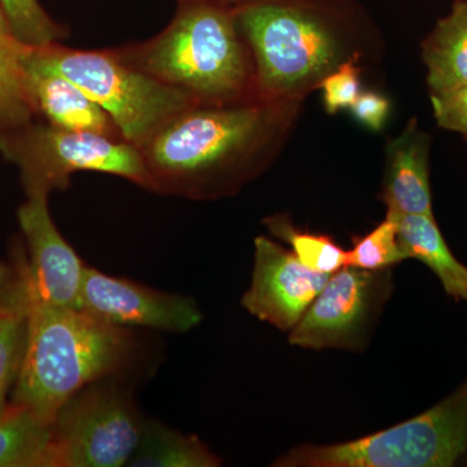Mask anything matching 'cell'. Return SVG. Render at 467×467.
<instances>
[{
    "label": "cell",
    "instance_id": "19",
    "mask_svg": "<svg viewBox=\"0 0 467 467\" xmlns=\"http://www.w3.org/2000/svg\"><path fill=\"white\" fill-rule=\"evenodd\" d=\"M51 423L9 402L0 416V467H46Z\"/></svg>",
    "mask_w": 467,
    "mask_h": 467
},
{
    "label": "cell",
    "instance_id": "3",
    "mask_svg": "<svg viewBox=\"0 0 467 467\" xmlns=\"http://www.w3.org/2000/svg\"><path fill=\"white\" fill-rule=\"evenodd\" d=\"M233 7L221 0L178 3L171 23L152 38L110 48L129 66L199 104L250 99L254 86Z\"/></svg>",
    "mask_w": 467,
    "mask_h": 467
},
{
    "label": "cell",
    "instance_id": "18",
    "mask_svg": "<svg viewBox=\"0 0 467 467\" xmlns=\"http://www.w3.org/2000/svg\"><path fill=\"white\" fill-rule=\"evenodd\" d=\"M221 461L198 436L146 420L142 438L128 465L134 467H214Z\"/></svg>",
    "mask_w": 467,
    "mask_h": 467
},
{
    "label": "cell",
    "instance_id": "8",
    "mask_svg": "<svg viewBox=\"0 0 467 467\" xmlns=\"http://www.w3.org/2000/svg\"><path fill=\"white\" fill-rule=\"evenodd\" d=\"M124 379L97 380L58 409L51 422L46 467L128 465L147 420Z\"/></svg>",
    "mask_w": 467,
    "mask_h": 467
},
{
    "label": "cell",
    "instance_id": "16",
    "mask_svg": "<svg viewBox=\"0 0 467 467\" xmlns=\"http://www.w3.org/2000/svg\"><path fill=\"white\" fill-rule=\"evenodd\" d=\"M398 229V241L405 259H417L441 279L454 300L467 301V267L451 254L436 225L435 218L423 214L389 213Z\"/></svg>",
    "mask_w": 467,
    "mask_h": 467
},
{
    "label": "cell",
    "instance_id": "5",
    "mask_svg": "<svg viewBox=\"0 0 467 467\" xmlns=\"http://www.w3.org/2000/svg\"><path fill=\"white\" fill-rule=\"evenodd\" d=\"M233 9L261 98L294 94L333 72L337 39L315 9L295 0H251Z\"/></svg>",
    "mask_w": 467,
    "mask_h": 467
},
{
    "label": "cell",
    "instance_id": "12",
    "mask_svg": "<svg viewBox=\"0 0 467 467\" xmlns=\"http://www.w3.org/2000/svg\"><path fill=\"white\" fill-rule=\"evenodd\" d=\"M330 275L308 269L294 252L266 236H257L251 285L243 296L242 306L260 321L290 331Z\"/></svg>",
    "mask_w": 467,
    "mask_h": 467
},
{
    "label": "cell",
    "instance_id": "27",
    "mask_svg": "<svg viewBox=\"0 0 467 467\" xmlns=\"http://www.w3.org/2000/svg\"><path fill=\"white\" fill-rule=\"evenodd\" d=\"M0 34H3V36H12L7 18H5V12H3L2 5H0Z\"/></svg>",
    "mask_w": 467,
    "mask_h": 467
},
{
    "label": "cell",
    "instance_id": "1",
    "mask_svg": "<svg viewBox=\"0 0 467 467\" xmlns=\"http://www.w3.org/2000/svg\"><path fill=\"white\" fill-rule=\"evenodd\" d=\"M273 117L252 99L178 113L140 147L152 192L193 201L225 192L265 146Z\"/></svg>",
    "mask_w": 467,
    "mask_h": 467
},
{
    "label": "cell",
    "instance_id": "21",
    "mask_svg": "<svg viewBox=\"0 0 467 467\" xmlns=\"http://www.w3.org/2000/svg\"><path fill=\"white\" fill-rule=\"evenodd\" d=\"M265 225L273 235L291 245L295 256L308 269L334 275L346 266L347 251L340 248L330 236L301 232L282 216L269 218Z\"/></svg>",
    "mask_w": 467,
    "mask_h": 467
},
{
    "label": "cell",
    "instance_id": "23",
    "mask_svg": "<svg viewBox=\"0 0 467 467\" xmlns=\"http://www.w3.org/2000/svg\"><path fill=\"white\" fill-rule=\"evenodd\" d=\"M405 260L398 241V229L391 217L387 216L376 229L356 242L353 250L347 251L346 266L368 272H382L389 266Z\"/></svg>",
    "mask_w": 467,
    "mask_h": 467
},
{
    "label": "cell",
    "instance_id": "6",
    "mask_svg": "<svg viewBox=\"0 0 467 467\" xmlns=\"http://www.w3.org/2000/svg\"><path fill=\"white\" fill-rule=\"evenodd\" d=\"M467 451V380L416 418L356 441L303 445L281 467H448Z\"/></svg>",
    "mask_w": 467,
    "mask_h": 467
},
{
    "label": "cell",
    "instance_id": "9",
    "mask_svg": "<svg viewBox=\"0 0 467 467\" xmlns=\"http://www.w3.org/2000/svg\"><path fill=\"white\" fill-rule=\"evenodd\" d=\"M78 309L122 328L183 334L201 324L196 301L86 266Z\"/></svg>",
    "mask_w": 467,
    "mask_h": 467
},
{
    "label": "cell",
    "instance_id": "17",
    "mask_svg": "<svg viewBox=\"0 0 467 467\" xmlns=\"http://www.w3.org/2000/svg\"><path fill=\"white\" fill-rule=\"evenodd\" d=\"M423 58L432 95L467 85V0H457L427 38Z\"/></svg>",
    "mask_w": 467,
    "mask_h": 467
},
{
    "label": "cell",
    "instance_id": "29",
    "mask_svg": "<svg viewBox=\"0 0 467 467\" xmlns=\"http://www.w3.org/2000/svg\"><path fill=\"white\" fill-rule=\"evenodd\" d=\"M202 2V0H178V3Z\"/></svg>",
    "mask_w": 467,
    "mask_h": 467
},
{
    "label": "cell",
    "instance_id": "28",
    "mask_svg": "<svg viewBox=\"0 0 467 467\" xmlns=\"http://www.w3.org/2000/svg\"><path fill=\"white\" fill-rule=\"evenodd\" d=\"M221 2H223V5H229V7H238V5L251 2V0H221Z\"/></svg>",
    "mask_w": 467,
    "mask_h": 467
},
{
    "label": "cell",
    "instance_id": "13",
    "mask_svg": "<svg viewBox=\"0 0 467 467\" xmlns=\"http://www.w3.org/2000/svg\"><path fill=\"white\" fill-rule=\"evenodd\" d=\"M29 270L23 239L15 243L11 256L0 263V416L8 408L27 340L29 326Z\"/></svg>",
    "mask_w": 467,
    "mask_h": 467
},
{
    "label": "cell",
    "instance_id": "2",
    "mask_svg": "<svg viewBox=\"0 0 467 467\" xmlns=\"http://www.w3.org/2000/svg\"><path fill=\"white\" fill-rule=\"evenodd\" d=\"M138 353L134 330L81 309L48 306L32 294L26 353L9 402L51 423L58 409L88 384L125 376Z\"/></svg>",
    "mask_w": 467,
    "mask_h": 467
},
{
    "label": "cell",
    "instance_id": "20",
    "mask_svg": "<svg viewBox=\"0 0 467 467\" xmlns=\"http://www.w3.org/2000/svg\"><path fill=\"white\" fill-rule=\"evenodd\" d=\"M15 36L0 34V133L38 119L29 76Z\"/></svg>",
    "mask_w": 467,
    "mask_h": 467
},
{
    "label": "cell",
    "instance_id": "15",
    "mask_svg": "<svg viewBox=\"0 0 467 467\" xmlns=\"http://www.w3.org/2000/svg\"><path fill=\"white\" fill-rule=\"evenodd\" d=\"M26 67L38 116L46 122L66 130L124 140L109 113L75 82L54 70Z\"/></svg>",
    "mask_w": 467,
    "mask_h": 467
},
{
    "label": "cell",
    "instance_id": "22",
    "mask_svg": "<svg viewBox=\"0 0 467 467\" xmlns=\"http://www.w3.org/2000/svg\"><path fill=\"white\" fill-rule=\"evenodd\" d=\"M12 36L27 46H45L67 36V27L47 14L39 0H0Z\"/></svg>",
    "mask_w": 467,
    "mask_h": 467
},
{
    "label": "cell",
    "instance_id": "25",
    "mask_svg": "<svg viewBox=\"0 0 467 467\" xmlns=\"http://www.w3.org/2000/svg\"><path fill=\"white\" fill-rule=\"evenodd\" d=\"M431 101L438 125L467 140V85L432 95Z\"/></svg>",
    "mask_w": 467,
    "mask_h": 467
},
{
    "label": "cell",
    "instance_id": "4",
    "mask_svg": "<svg viewBox=\"0 0 467 467\" xmlns=\"http://www.w3.org/2000/svg\"><path fill=\"white\" fill-rule=\"evenodd\" d=\"M20 57L26 66L54 70L75 82L109 113L126 142L138 149L169 119L199 106L184 92L129 66L110 48L88 51L60 42L21 43Z\"/></svg>",
    "mask_w": 467,
    "mask_h": 467
},
{
    "label": "cell",
    "instance_id": "7",
    "mask_svg": "<svg viewBox=\"0 0 467 467\" xmlns=\"http://www.w3.org/2000/svg\"><path fill=\"white\" fill-rule=\"evenodd\" d=\"M0 153L17 167L26 195L66 192L79 171L116 175L152 192L137 146L107 135L57 128L41 117L0 133Z\"/></svg>",
    "mask_w": 467,
    "mask_h": 467
},
{
    "label": "cell",
    "instance_id": "14",
    "mask_svg": "<svg viewBox=\"0 0 467 467\" xmlns=\"http://www.w3.org/2000/svg\"><path fill=\"white\" fill-rule=\"evenodd\" d=\"M429 137L411 121L386 150L383 201L389 213H432L429 171Z\"/></svg>",
    "mask_w": 467,
    "mask_h": 467
},
{
    "label": "cell",
    "instance_id": "26",
    "mask_svg": "<svg viewBox=\"0 0 467 467\" xmlns=\"http://www.w3.org/2000/svg\"><path fill=\"white\" fill-rule=\"evenodd\" d=\"M353 116L370 130L380 131L389 112V101L377 92H361L350 106Z\"/></svg>",
    "mask_w": 467,
    "mask_h": 467
},
{
    "label": "cell",
    "instance_id": "24",
    "mask_svg": "<svg viewBox=\"0 0 467 467\" xmlns=\"http://www.w3.org/2000/svg\"><path fill=\"white\" fill-rule=\"evenodd\" d=\"M325 109L328 113L350 109L361 94L358 67L353 60L340 64L321 81Z\"/></svg>",
    "mask_w": 467,
    "mask_h": 467
},
{
    "label": "cell",
    "instance_id": "10",
    "mask_svg": "<svg viewBox=\"0 0 467 467\" xmlns=\"http://www.w3.org/2000/svg\"><path fill=\"white\" fill-rule=\"evenodd\" d=\"M380 272L343 266L291 330L290 343L301 348H352L361 339L383 296Z\"/></svg>",
    "mask_w": 467,
    "mask_h": 467
},
{
    "label": "cell",
    "instance_id": "11",
    "mask_svg": "<svg viewBox=\"0 0 467 467\" xmlns=\"http://www.w3.org/2000/svg\"><path fill=\"white\" fill-rule=\"evenodd\" d=\"M48 198L47 193H30L17 212L30 288L42 303L78 309L88 264L58 232Z\"/></svg>",
    "mask_w": 467,
    "mask_h": 467
}]
</instances>
